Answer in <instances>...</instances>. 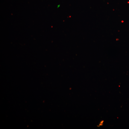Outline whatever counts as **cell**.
<instances>
[{
    "label": "cell",
    "instance_id": "obj_1",
    "mask_svg": "<svg viewBox=\"0 0 129 129\" xmlns=\"http://www.w3.org/2000/svg\"><path fill=\"white\" fill-rule=\"evenodd\" d=\"M60 5H59L58 6V8L60 6Z\"/></svg>",
    "mask_w": 129,
    "mask_h": 129
}]
</instances>
